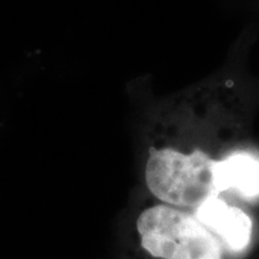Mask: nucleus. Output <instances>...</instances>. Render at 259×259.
Masks as SVG:
<instances>
[{
	"mask_svg": "<svg viewBox=\"0 0 259 259\" xmlns=\"http://www.w3.org/2000/svg\"><path fill=\"white\" fill-rule=\"evenodd\" d=\"M215 160L200 150L185 155L170 148L149 149L145 183L156 198L176 206L198 208L220 192Z\"/></svg>",
	"mask_w": 259,
	"mask_h": 259,
	"instance_id": "1",
	"label": "nucleus"
},
{
	"mask_svg": "<svg viewBox=\"0 0 259 259\" xmlns=\"http://www.w3.org/2000/svg\"><path fill=\"white\" fill-rule=\"evenodd\" d=\"M145 251L161 259H223L215 235L196 218L173 206L158 204L137 220Z\"/></svg>",
	"mask_w": 259,
	"mask_h": 259,
	"instance_id": "2",
	"label": "nucleus"
},
{
	"mask_svg": "<svg viewBox=\"0 0 259 259\" xmlns=\"http://www.w3.org/2000/svg\"><path fill=\"white\" fill-rule=\"evenodd\" d=\"M196 219L222 239L229 250H245L251 241L252 221L236 206L228 205L225 200L213 197L196 210Z\"/></svg>",
	"mask_w": 259,
	"mask_h": 259,
	"instance_id": "3",
	"label": "nucleus"
},
{
	"mask_svg": "<svg viewBox=\"0 0 259 259\" xmlns=\"http://www.w3.org/2000/svg\"><path fill=\"white\" fill-rule=\"evenodd\" d=\"M213 174L220 193L235 190L247 198L259 196V160L252 155L239 153L215 161Z\"/></svg>",
	"mask_w": 259,
	"mask_h": 259,
	"instance_id": "4",
	"label": "nucleus"
}]
</instances>
